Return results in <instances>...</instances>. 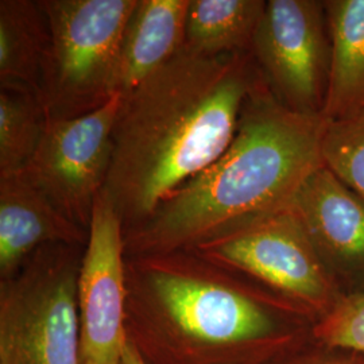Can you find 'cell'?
<instances>
[{
    "label": "cell",
    "mask_w": 364,
    "mask_h": 364,
    "mask_svg": "<svg viewBox=\"0 0 364 364\" xmlns=\"http://www.w3.org/2000/svg\"><path fill=\"white\" fill-rule=\"evenodd\" d=\"M126 338L146 364H275L316 317L189 250L126 257Z\"/></svg>",
    "instance_id": "1"
},
{
    "label": "cell",
    "mask_w": 364,
    "mask_h": 364,
    "mask_svg": "<svg viewBox=\"0 0 364 364\" xmlns=\"http://www.w3.org/2000/svg\"><path fill=\"white\" fill-rule=\"evenodd\" d=\"M262 78L250 52L204 57L182 49L122 96L102 192L124 231L224 154Z\"/></svg>",
    "instance_id": "2"
},
{
    "label": "cell",
    "mask_w": 364,
    "mask_h": 364,
    "mask_svg": "<svg viewBox=\"0 0 364 364\" xmlns=\"http://www.w3.org/2000/svg\"><path fill=\"white\" fill-rule=\"evenodd\" d=\"M326 122L281 105L262 78L242 109L224 154L124 231L126 257L188 250L290 208L324 165Z\"/></svg>",
    "instance_id": "3"
},
{
    "label": "cell",
    "mask_w": 364,
    "mask_h": 364,
    "mask_svg": "<svg viewBox=\"0 0 364 364\" xmlns=\"http://www.w3.org/2000/svg\"><path fill=\"white\" fill-rule=\"evenodd\" d=\"M50 28L38 96L48 119H73L117 93L120 52L138 0H39Z\"/></svg>",
    "instance_id": "4"
},
{
    "label": "cell",
    "mask_w": 364,
    "mask_h": 364,
    "mask_svg": "<svg viewBox=\"0 0 364 364\" xmlns=\"http://www.w3.org/2000/svg\"><path fill=\"white\" fill-rule=\"evenodd\" d=\"M84 248L46 245L0 281V364H82L77 285Z\"/></svg>",
    "instance_id": "5"
},
{
    "label": "cell",
    "mask_w": 364,
    "mask_h": 364,
    "mask_svg": "<svg viewBox=\"0 0 364 364\" xmlns=\"http://www.w3.org/2000/svg\"><path fill=\"white\" fill-rule=\"evenodd\" d=\"M188 250L296 302L317 321L343 299L291 207Z\"/></svg>",
    "instance_id": "6"
},
{
    "label": "cell",
    "mask_w": 364,
    "mask_h": 364,
    "mask_svg": "<svg viewBox=\"0 0 364 364\" xmlns=\"http://www.w3.org/2000/svg\"><path fill=\"white\" fill-rule=\"evenodd\" d=\"M331 53L324 0H267L251 54L281 105L299 114L321 117Z\"/></svg>",
    "instance_id": "7"
},
{
    "label": "cell",
    "mask_w": 364,
    "mask_h": 364,
    "mask_svg": "<svg viewBox=\"0 0 364 364\" xmlns=\"http://www.w3.org/2000/svg\"><path fill=\"white\" fill-rule=\"evenodd\" d=\"M117 95L102 108L73 119H48L23 173L68 219L90 234L97 196L112 158V131L122 105Z\"/></svg>",
    "instance_id": "8"
},
{
    "label": "cell",
    "mask_w": 364,
    "mask_h": 364,
    "mask_svg": "<svg viewBox=\"0 0 364 364\" xmlns=\"http://www.w3.org/2000/svg\"><path fill=\"white\" fill-rule=\"evenodd\" d=\"M77 301L82 362L120 360L127 338L124 227L103 192L93 207Z\"/></svg>",
    "instance_id": "9"
},
{
    "label": "cell",
    "mask_w": 364,
    "mask_h": 364,
    "mask_svg": "<svg viewBox=\"0 0 364 364\" xmlns=\"http://www.w3.org/2000/svg\"><path fill=\"white\" fill-rule=\"evenodd\" d=\"M291 208L343 297L364 294V201L323 165Z\"/></svg>",
    "instance_id": "10"
},
{
    "label": "cell",
    "mask_w": 364,
    "mask_h": 364,
    "mask_svg": "<svg viewBox=\"0 0 364 364\" xmlns=\"http://www.w3.org/2000/svg\"><path fill=\"white\" fill-rule=\"evenodd\" d=\"M88 232L57 208L22 171L0 176V281L9 279L38 248L85 246Z\"/></svg>",
    "instance_id": "11"
},
{
    "label": "cell",
    "mask_w": 364,
    "mask_h": 364,
    "mask_svg": "<svg viewBox=\"0 0 364 364\" xmlns=\"http://www.w3.org/2000/svg\"><path fill=\"white\" fill-rule=\"evenodd\" d=\"M191 0H138L120 52L117 93L123 97L183 49Z\"/></svg>",
    "instance_id": "12"
},
{
    "label": "cell",
    "mask_w": 364,
    "mask_h": 364,
    "mask_svg": "<svg viewBox=\"0 0 364 364\" xmlns=\"http://www.w3.org/2000/svg\"><path fill=\"white\" fill-rule=\"evenodd\" d=\"M331 36L326 122L364 109V0H324Z\"/></svg>",
    "instance_id": "13"
},
{
    "label": "cell",
    "mask_w": 364,
    "mask_h": 364,
    "mask_svg": "<svg viewBox=\"0 0 364 364\" xmlns=\"http://www.w3.org/2000/svg\"><path fill=\"white\" fill-rule=\"evenodd\" d=\"M49 45L50 28L39 0L0 1V87L38 93Z\"/></svg>",
    "instance_id": "14"
},
{
    "label": "cell",
    "mask_w": 364,
    "mask_h": 364,
    "mask_svg": "<svg viewBox=\"0 0 364 364\" xmlns=\"http://www.w3.org/2000/svg\"><path fill=\"white\" fill-rule=\"evenodd\" d=\"M266 6L264 0H191L183 50L204 57L251 53Z\"/></svg>",
    "instance_id": "15"
},
{
    "label": "cell",
    "mask_w": 364,
    "mask_h": 364,
    "mask_svg": "<svg viewBox=\"0 0 364 364\" xmlns=\"http://www.w3.org/2000/svg\"><path fill=\"white\" fill-rule=\"evenodd\" d=\"M46 122L37 92L0 87V176L26 169Z\"/></svg>",
    "instance_id": "16"
},
{
    "label": "cell",
    "mask_w": 364,
    "mask_h": 364,
    "mask_svg": "<svg viewBox=\"0 0 364 364\" xmlns=\"http://www.w3.org/2000/svg\"><path fill=\"white\" fill-rule=\"evenodd\" d=\"M321 154L326 168L364 201V109L326 122Z\"/></svg>",
    "instance_id": "17"
},
{
    "label": "cell",
    "mask_w": 364,
    "mask_h": 364,
    "mask_svg": "<svg viewBox=\"0 0 364 364\" xmlns=\"http://www.w3.org/2000/svg\"><path fill=\"white\" fill-rule=\"evenodd\" d=\"M313 340L364 351V294L343 297L332 312L314 324Z\"/></svg>",
    "instance_id": "18"
},
{
    "label": "cell",
    "mask_w": 364,
    "mask_h": 364,
    "mask_svg": "<svg viewBox=\"0 0 364 364\" xmlns=\"http://www.w3.org/2000/svg\"><path fill=\"white\" fill-rule=\"evenodd\" d=\"M275 364H364V351L331 347L312 340L304 348Z\"/></svg>",
    "instance_id": "19"
},
{
    "label": "cell",
    "mask_w": 364,
    "mask_h": 364,
    "mask_svg": "<svg viewBox=\"0 0 364 364\" xmlns=\"http://www.w3.org/2000/svg\"><path fill=\"white\" fill-rule=\"evenodd\" d=\"M120 364H146L136 348L126 338L124 347L120 353Z\"/></svg>",
    "instance_id": "20"
},
{
    "label": "cell",
    "mask_w": 364,
    "mask_h": 364,
    "mask_svg": "<svg viewBox=\"0 0 364 364\" xmlns=\"http://www.w3.org/2000/svg\"><path fill=\"white\" fill-rule=\"evenodd\" d=\"M82 364H120V360H112V362H105V363L93 362V360H85V362H82Z\"/></svg>",
    "instance_id": "21"
}]
</instances>
